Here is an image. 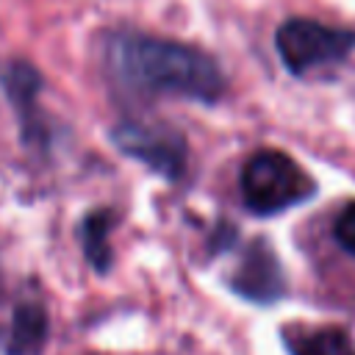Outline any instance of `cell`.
<instances>
[{
	"instance_id": "obj_1",
	"label": "cell",
	"mask_w": 355,
	"mask_h": 355,
	"mask_svg": "<svg viewBox=\"0 0 355 355\" xmlns=\"http://www.w3.org/2000/svg\"><path fill=\"white\" fill-rule=\"evenodd\" d=\"M105 67L122 86L141 94L216 103L225 92V75L208 53L150 33H114L105 42Z\"/></svg>"
},
{
	"instance_id": "obj_2",
	"label": "cell",
	"mask_w": 355,
	"mask_h": 355,
	"mask_svg": "<svg viewBox=\"0 0 355 355\" xmlns=\"http://www.w3.org/2000/svg\"><path fill=\"white\" fill-rule=\"evenodd\" d=\"M313 191L316 186L300 169V164H294L286 153L277 150H261L250 155L241 169L244 205L258 216H272L291 205H300Z\"/></svg>"
},
{
	"instance_id": "obj_3",
	"label": "cell",
	"mask_w": 355,
	"mask_h": 355,
	"mask_svg": "<svg viewBox=\"0 0 355 355\" xmlns=\"http://www.w3.org/2000/svg\"><path fill=\"white\" fill-rule=\"evenodd\" d=\"M275 47L291 75H308L313 69L341 64L355 50V33L297 17L277 28Z\"/></svg>"
},
{
	"instance_id": "obj_4",
	"label": "cell",
	"mask_w": 355,
	"mask_h": 355,
	"mask_svg": "<svg viewBox=\"0 0 355 355\" xmlns=\"http://www.w3.org/2000/svg\"><path fill=\"white\" fill-rule=\"evenodd\" d=\"M111 139L125 155L147 164L153 172L169 180L180 178L186 169V141L178 130L166 125L128 119L111 130Z\"/></svg>"
},
{
	"instance_id": "obj_5",
	"label": "cell",
	"mask_w": 355,
	"mask_h": 355,
	"mask_svg": "<svg viewBox=\"0 0 355 355\" xmlns=\"http://www.w3.org/2000/svg\"><path fill=\"white\" fill-rule=\"evenodd\" d=\"M233 291L252 302H272L283 294V269L263 241H252L230 280Z\"/></svg>"
},
{
	"instance_id": "obj_6",
	"label": "cell",
	"mask_w": 355,
	"mask_h": 355,
	"mask_svg": "<svg viewBox=\"0 0 355 355\" xmlns=\"http://www.w3.org/2000/svg\"><path fill=\"white\" fill-rule=\"evenodd\" d=\"M283 344L291 355H355V341L344 327H283Z\"/></svg>"
},
{
	"instance_id": "obj_7",
	"label": "cell",
	"mask_w": 355,
	"mask_h": 355,
	"mask_svg": "<svg viewBox=\"0 0 355 355\" xmlns=\"http://www.w3.org/2000/svg\"><path fill=\"white\" fill-rule=\"evenodd\" d=\"M47 341V313L39 302H22L11 319L8 355H39Z\"/></svg>"
},
{
	"instance_id": "obj_8",
	"label": "cell",
	"mask_w": 355,
	"mask_h": 355,
	"mask_svg": "<svg viewBox=\"0 0 355 355\" xmlns=\"http://www.w3.org/2000/svg\"><path fill=\"white\" fill-rule=\"evenodd\" d=\"M116 216L114 211H94L83 219L80 225V241H83V252L92 261V266L97 272H105L111 263V247H108V233L114 227Z\"/></svg>"
},
{
	"instance_id": "obj_9",
	"label": "cell",
	"mask_w": 355,
	"mask_h": 355,
	"mask_svg": "<svg viewBox=\"0 0 355 355\" xmlns=\"http://www.w3.org/2000/svg\"><path fill=\"white\" fill-rule=\"evenodd\" d=\"M3 83H6L8 97L14 100V105L19 108V114L28 119L31 116V108H33V100H36V92H39V75H36V69L28 67V64H22V61H14L6 69Z\"/></svg>"
},
{
	"instance_id": "obj_10",
	"label": "cell",
	"mask_w": 355,
	"mask_h": 355,
	"mask_svg": "<svg viewBox=\"0 0 355 355\" xmlns=\"http://www.w3.org/2000/svg\"><path fill=\"white\" fill-rule=\"evenodd\" d=\"M333 236H336V241H338L349 255H355V202H349V205L336 216Z\"/></svg>"
}]
</instances>
